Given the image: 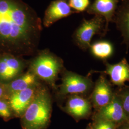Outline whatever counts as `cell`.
Returning <instances> with one entry per match:
<instances>
[{
	"label": "cell",
	"mask_w": 129,
	"mask_h": 129,
	"mask_svg": "<svg viewBox=\"0 0 129 129\" xmlns=\"http://www.w3.org/2000/svg\"><path fill=\"white\" fill-rule=\"evenodd\" d=\"M42 21L23 0H0V42L23 57L37 53Z\"/></svg>",
	"instance_id": "cell-1"
},
{
	"label": "cell",
	"mask_w": 129,
	"mask_h": 129,
	"mask_svg": "<svg viewBox=\"0 0 129 129\" xmlns=\"http://www.w3.org/2000/svg\"><path fill=\"white\" fill-rule=\"evenodd\" d=\"M50 95L46 88L40 86L32 102L21 118L22 129H47L52 113Z\"/></svg>",
	"instance_id": "cell-2"
},
{
	"label": "cell",
	"mask_w": 129,
	"mask_h": 129,
	"mask_svg": "<svg viewBox=\"0 0 129 129\" xmlns=\"http://www.w3.org/2000/svg\"><path fill=\"white\" fill-rule=\"evenodd\" d=\"M63 68L62 60L50 52H39L30 64V69L38 79L55 88L58 74Z\"/></svg>",
	"instance_id": "cell-3"
},
{
	"label": "cell",
	"mask_w": 129,
	"mask_h": 129,
	"mask_svg": "<svg viewBox=\"0 0 129 129\" xmlns=\"http://www.w3.org/2000/svg\"><path fill=\"white\" fill-rule=\"evenodd\" d=\"M104 18L101 16L95 15L90 20L84 19L73 35L75 44L82 50L89 48L94 36L100 35L103 37L105 33Z\"/></svg>",
	"instance_id": "cell-4"
},
{
	"label": "cell",
	"mask_w": 129,
	"mask_h": 129,
	"mask_svg": "<svg viewBox=\"0 0 129 129\" xmlns=\"http://www.w3.org/2000/svg\"><path fill=\"white\" fill-rule=\"evenodd\" d=\"M94 86L89 77L66 70L62 77L58 95L61 98L72 95H86L92 90Z\"/></svg>",
	"instance_id": "cell-5"
},
{
	"label": "cell",
	"mask_w": 129,
	"mask_h": 129,
	"mask_svg": "<svg viewBox=\"0 0 129 129\" xmlns=\"http://www.w3.org/2000/svg\"><path fill=\"white\" fill-rule=\"evenodd\" d=\"M27 62L22 56L6 54L0 57V80L9 82L23 74Z\"/></svg>",
	"instance_id": "cell-6"
},
{
	"label": "cell",
	"mask_w": 129,
	"mask_h": 129,
	"mask_svg": "<svg viewBox=\"0 0 129 129\" xmlns=\"http://www.w3.org/2000/svg\"><path fill=\"white\" fill-rule=\"evenodd\" d=\"M114 95L115 91L112 88V84L106 78L105 75L102 74L94 84L89 99L93 107L97 110L109 104Z\"/></svg>",
	"instance_id": "cell-7"
},
{
	"label": "cell",
	"mask_w": 129,
	"mask_h": 129,
	"mask_svg": "<svg viewBox=\"0 0 129 129\" xmlns=\"http://www.w3.org/2000/svg\"><path fill=\"white\" fill-rule=\"evenodd\" d=\"M92 118L110 121L117 125L129 120L125 114L120 98L115 91L113 100L107 105L95 110Z\"/></svg>",
	"instance_id": "cell-8"
},
{
	"label": "cell",
	"mask_w": 129,
	"mask_h": 129,
	"mask_svg": "<svg viewBox=\"0 0 129 129\" xmlns=\"http://www.w3.org/2000/svg\"><path fill=\"white\" fill-rule=\"evenodd\" d=\"M92 104L89 99L82 95H72L68 98L64 111L76 120L87 119L92 113Z\"/></svg>",
	"instance_id": "cell-9"
},
{
	"label": "cell",
	"mask_w": 129,
	"mask_h": 129,
	"mask_svg": "<svg viewBox=\"0 0 129 129\" xmlns=\"http://www.w3.org/2000/svg\"><path fill=\"white\" fill-rule=\"evenodd\" d=\"M75 13H78L70 7L68 0L53 1L45 11L42 24L49 27L57 21Z\"/></svg>",
	"instance_id": "cell-10"
},
{
	"label": "cell",
	"mask_w": 129,
	"mask_h": 129,
	"mask_svg": "<svg viewBox=\"0 0 129 129\" xmlns=\"http://www.w3.org/2000/svg\"><path fill=\"white\" fill-rule=\"evenodd\" d=\"M40 85L15 93L10 96L8 102L14 116L21 118L35 96Z\"/></svg>",
	"instance_id": "cell-11"
},
{
	"label": "cell",
	"mask_w": 129,
	"mask_h": 129,
	"mask_svg": "<svg viewBox=\"0 0 129 129\" xmlns=\"http://www.w3.org/2000/svg\"><path fill=\"white\" fill-rule=\"evenodd\" d=\"M119 1L120 0H94L86 10L89 14L101 16L104 18L105 35L108 30L109 23L114 22Z\"/></svg>",
	"instance_id": "cell-12"
},
{
	"label": "cell",
	"mask_w": 129,
	"mask_h": 129,
	"mask_svg": "<svg viewBox=\"0 0 129 129\" xmlns=\"http://www.w3.org/2000/svg\"><path fill=\"white\" fill-rule=\"evenodd\" d=\"M104 63L105 70L102 72L110 77L111 83L119 88L125 86V83L129 81V64L127 59L124 58L115 64H109L107 61Z\"/></svg>",
	"instance_id": "cell-13"
},
{
	"label": "cell",
	"mask_w": 129,
	"mask_h": 129,
	"mask_svg": "<svg viewBox=\"0 0 129 129\" xmlns=\"http://www.w3.org/2000/svg\"><path fill=\"white\" fill-rule=\"evenodd\" d=\"M117 29L123 38L122 44L129 48V0H121L118 7L114 20Z\"/></svg>",
	"instance_id": "cell-14"
},
{
	"label": "cell",
	"mask_w": 129,
	"mask_h": 129,
	"mask_svg": "<svg viewBox=\"0 0 129 129\" xmlns=\"http://www.w3.org/2000/svg\"><path fill=\"white\" fill-rule=\"evenodd\" d=\"M39 85L38 78L29 70L5 85V87L9 98L13 94Z\"/></svg>",
	"instance_id": "cell-15"
},
{
	"label": "cell",
	"mask_w": 129,
	"mask_h": 129,
	"mask_svg": "<svg viewBox=\"0 0 129 129\" xmlns=\"http://www.w3.org/2000/svg\"><path fill=\"white\" fill-rule=\"evenodd\" d=\"M90 53L94 57L105 62L113 55L114 47L112 44L107 40H98L91 44Z\"/></svg>",
	"instance_id": "cell-16"
},
{
	"label": "cell",
	"mask_w": 129,
	"mask_h": 129,
	"mask_svg": "<svg viewBox=\"0 0 129 129\" xmlns=\"http://www.w3.org/2000/svg\"><path fill=\"white\" fill-rule=\"evenodd\" d=\"M120 98L125 114L129 120V86H124L115 91Z\"/></svg>",
	"instance_id": "cell-17"
},
{
	"label": "cell",
	"mask_w": 129,
	"mask_h": 129,
	"mask_svg": "<svg viewBox=\"0 0 129 129\" xmlns=\"http://www.w3.org/2000/svg\"><path fill=\"white\" fill-rule=\"evenodd\" d=\"M70 7L78 13L87 10L90 5V0H68Z\"/></svg>",
	"instance_id": "cell-18"
},
{
	"label": "cell",
	"mask_w": 129,
	"mask_h": 129,
	"mask_svg": "<svg viewBox=\"0 0 129 129\" xmlns=\"http://www.w3.org/2000/svg\"><path fill=\"white\" fill-rule=\"evenodd\" d=\"M91 123L93 129H116L117 124L115 123L106 120L92 118Z\"/></svg>",
	"instance_id": "cell-19"
},
{
	"label": "cell",
	"mask_w": 129,
	"mask_h": 129,
	"mask_svg": "<svg viewBox=\"0 0 129 129\" xmlns=\"http://www.w3.org/2000/svg\"><path fill=\"white\" fill-rule=\"evenodd\" d=\"M14 116L8 102L0 99V117L4 119H9Z\"/></svg>",
	"instance_id": "cell-20"
},
{
	"label": "cell",
	"mask_w": 129,
	"mask_h": 129,
	"mask_svg": "<svg viewBox=\"0 0 129 129\" xmlns=\"http://www.w3.org/2000/svg\"><path fill=\"white\" fill-rule=\"evenodd\" d=\"M8 99V97L7 95L6 90L5 88V85L0 83V99Z\"/></svg>",
	"instance_id": "cell-21"
},
{
	"label": "cell",
	"mask_w": 129,
	"mask_h": 129,
	"mask_svg": "<svg viewBox=\"0 0 129 129\" xmlns=\"http://www.w3.org/2000/svg\"><path fill=\"white\" fill-rule=\"evenodd\" d=\"M116 129H129V120L117 125Z\"/></svg>",
	"instance_id": "cell-22"
},
{
	"label": "cell",
	"mask_w": 129,
	"mask_h": 129,
	"mask_svg": "<svg viewBox=\"0 0 129 129\" xmlns=\"http://www.w3.org/2000/svg\"><path fill=\"white\" fill-rule=\"evenodd\" d=\"M86 129H93L91 123H90V124H89L88 125V127H87V128Z\"/></svg>",
	"instance_id": "cell-23"
}]
</instances>
